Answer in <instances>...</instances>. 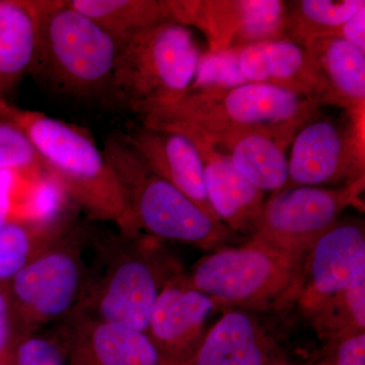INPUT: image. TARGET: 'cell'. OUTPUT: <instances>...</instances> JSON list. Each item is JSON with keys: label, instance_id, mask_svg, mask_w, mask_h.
<instances>
[{"label": "cell", "instance_id": "obj_31", "mask_svg": "<svg viewBox=\"0 0 365 365\" xmlns=\"http://www.w3.org/2000/svg\"><path fill=\"white\" fill-rule=\"evenodd\" d=\"M20 339L9 290L0 287V359L6 357Z\"/></svg>", "mask_w": 365, "mask_h": 365}, {"label": "cell", "instance_id": "obj_30", "mask_svg": "<svg viewBox=\"0 0 365 365\" xmlns=\"http://www.w3.org/2000/svg\"><path fill=\"white\" fill-rule=\"evenodd\" d=\"M331 343V361L324 365H365V332L351 334Z\"/></svg>", "mask_w": 365, "mask_h": 365}, {"label": "cell", "instance_id": "obj_23", "mask_svg": "<svg viewBox=\"0 0 365 365\" xmlns=\"http://www.w3.org/2000/svg\"><path fill=\"white\" fill-rule=\"evenodd\" d=\"M66 232L45 230L25 217L9 220L0 228V280H11Z\"/></svg>", "mask_w": 365, "mask_h": 365}, {"label": "cell", "instance_id": "obj_21", "mask_svg": "<svg viewBox=\"0 0 365 365\" xmlns=\"http://www.w3.org/2000/svg\"><path fill=\"white\" fill-rule=\"evenodd\" d=\"M120 46L136 34L170 20L167 0H66Z\"/></svg>", "mask_w": 365, "mask_h": 365}, {"label": "cell", "instance_id": "obj_34", "mask_svg": "<svg viewBox=\"0 0 365 365\" xmlns=\"http://www.w3.org/2000/svg\"><path fill=\"white\" fill-rule=\"evenodd\" d=\"M0 365H7L6 357H4V359H0Z\"/></svg>", "mask_w": 365, "mask_h": 365}, {"label": "cell", "instance_id": "obj_25", "mask_svg": "<svg viewBox=\"0 0 365 365\" xmlns=\"http://www.w3.org/2000/svg\"><path fill=\"white\" fill-rule=\"evenodd\" d=\"M79 211L64 185L45 170L29 197L25 218L45 230L63 232L76 223Z\"/></svg>", "mask_w": 365, "mask_h": 365}, {"label": "cell", "instance_id": "obj_3", "mask_svg": "<svg viewBox=\"0 0 365 365\" xmlns=\"http://www.w3.org/2000/svg\"><path fill=\"white\" fill-rule=\"evenodd\" d=\"M0 118L31 139L45 170L57 178L91 220L116 223L130 237L128 209L121 187L103 151L83 129L42 112L0 102Z\"/></svg>", "mask_w": 365, "mask_h": 365}, {"label": "cell", "instance_id": "obj_22", "mask_svg": "<svg viewBox=\"0 0 365 365\" xmlns=\"http://www.w3.org/2000/svg\"><path fill=\"white\" fill-rule=\"evenodd\" d=\"M364 0H302L287 4L283 39L304 47L313 39L332 36L341 25L349 20Z\"/></svg>", "mask_w": 365, "mask_h": 365}, {"label": "cell", "instance_id": "obj_5", "mask_svg": "<svg viewBox=\"0 0 365 365\" xmlns=\"http://www.w3.org/2000/svg\"><path fill=\"white\" fill-rule=\"evenodd\" d=\"M102 151L121 187L132 235L144 230L158 240L203 249L220 248L237 237L227 225L153 172L122 133L106 137Z\"/></svg>", "mask_w": 365, "mask_h": 365}, {"label": "cell", "instance_id": "obj_16", "mask_svg": "<svg viewBox=\"0 0 365 365\" xmlns=\"http://www.w3.org/2000/svg\"><path fill=\"white\" fill-rule=\"evenodd\" d=\"M71 365H163L148 334L93 319H66Z\"/></svg>", "mask_w": 365, "mask_h": 365}, {"label": "cell", "instance_id": "obj_6", "mask_svg": "<svg viewBox=\"0 0 365 365\" xmlns=\"http://www.w3.org/2000/svg\"><path fill=\"white\" fill-rule=\"evenodd\" d=\"M201 53L189 26L163 21L120 46L114 83L120 110L139 116L188 91Z\"/></svg>", "mask_w": 365, "mask_h": 365}, {"label": "cell", "instance_id": "obj_8", "mask_svg": "<svg viewBox=\"0 0 365 365\" xmlns=\"http://www.w3.org/2000/svg\"><path fill=\"white\" fill-rule=\"evenodd\" d=\"M86 241L88 232L76 222L9 280L20 338L74 313L90 278Z\"/></svg>", "mask_w": 365, "mask_h": 365}, {"label": "cell", "instance_id": "obj_29", "mask_svg": "<svg viewBox=\"0 0 365 365\" xmlns=\"http://www.w3.org/2000/svg\"><path fill=\"white\" fill-rule=\"evenodd\" d=\"M44 163L31 139L13 122L0 121V172L34 173L39 177Z\"/></svg>", "mask_w": 365, "mask_h": 365}, {"label": "cell", "instance_id": "obj_33", "mask_svg": "<svg viewBox=\"0 0 365 365\" xmlns=\"http://www.w3.org/2000/svg\"><path fill=\"white\" fill-rule=\"evenodd\" d=\"M13 185V173L0 172V228L4 227L9 220Z\"/></svg>", "mask_w": 365, "mask_h": 365}, {"label": "cell", "instance_id": "obj_7", "mask_svg": "<svg viewBox=\"0 0 365 365\" xmlns=\"http://www.w3.org/2000/svg\"><path fill=\"white\" fill-rule=\"evenodd\" d=\"M304 259L250 241L239 248L207 255L182 275L189 287L215 300L217 306L266 309L297 300Z\"/></svg>", "mask_w": 365, "mask_h": 365}, {"label": "cell", "instance_id": "obj_26", "mask_svg": "<svg viewBox=\"0 0 365 365\" xmlns=\"http://www.w3.org/2000/svg\"><path fill=\"white\" fill-rule=\"evenodd\" d=\"M71 326L64 319L47 332L21 337L7 354V365H71Z\"/></svg>", "mask_w": 365, "mask_h": 365}, {"label": "cell", "instance_id": "obj_19", "mask_svg": "<svg viewBox=\"0 0 365 365\" xmlns=\"http://www.w3.org/2000/svg\"><path fill=\"white\" fill-rule=\"evenodd\" d=\"M37 31L35 0H0V102L30 73Z\"/></svg>", "mask_w": 365, "mask_h": 365}, {"label": "cell", "instance_id": "obj_2", "mask_svg": "<svg viewBox=\"0 0 365 365\" xmlns=\"http://www.w3.org/2000/svg\"><path fill=\"white\" fill-rule=\"evenodd\" d=\"M318 105L294 91L248 83L223 91H188L170 104L140 115L144 126L174 130L192 129L212 137L242 130L270 132L289 145Z\"/></svg>", "mask_w": 365, "mask_h": 365}, {"label": "cell", "instance_id": "obj_18", "mask_svg": "<svg viewBox=\"0 0 365 365\" xmlns=\"http://www.w3.org/2000/svg\"><path fill=\"white\" fill-rule=\"evenodd\" d=\"M206 138L225 153L240 174L262 192L276 193L287 186L289 174L285 150L288 144L279 137L270 132L242 130Z\"/></svg>", "mask_w": 365, "mask_h": 365}, {"label": "cell", "instance_id": "obj_15", "mask_svg": "<svg viewBox=\"0 0 365 365\" xmlns=\"http://www.w3.org/2000/svg\"><path fill=\"white\" fill-rule=\"evenodd\" d=\"M122 135L153 172L218 220L206 191L200 153L188 137L143 124L131 125Z\"/></svg>", "mask_w": 365, "mask_h": 365}, {"label": "cell", "instance_id": "obj_27", "mask_svg": "<svg viewBox=\"0 0 365 365\" xmlns=\"http://www.w3.org/2000/svg\"><path fill=\"white\" fill-rule=\"evenodd\" d=\"M287 2L279 0H242V23L230 48L283 39Z\"/></svg>", "mask_w": 365, "mask_h": 365}, {"label": "cell", "instance_id": "obj_14", "mask_svg": "<svg viewBox=\"0 0 365 365\" xmlns=\"http://www.w3.org/2000/svg\"><path fill=\"white\" fill-rule=\"evenodd\" d=\"M188 137L200 153L206 191L218 220L234 232H256L264 208V192L251 184L225 153L205 136L187 128L169 130Z\"/></svg>", "mask_w": 365, "mask_h": 365}, {"label": "cell", "instance_id": "obj_11", "mask_svg": "<svg viewBox=\"0 0 365 365\" xmlns=\"http://www.w3.org/2000/svg\"><path fill=\"white\" fill-rule=\"evenodd\" d=\"M364 282V225L339 220L307 252L297 302L307 314L327 297Z\"/></svg>", "mask_w": 365, "mask_h": 365}, {"label": "cell", "instance_id": "obj_12", "mask_svg": "<svg viewBox=\"0 0 365 365\" xmlns=\"http://www.w3.org/2000/svg\"><path fill=\"white\" fill-rule=\"evenodd\" d=\"M217 307L207 295L189 287L181 273L165 283L146 331L163 365L188 362L205 337L206 318Z\"/></svg>", "mask_w": 365, "mask_h": 365}, {"label": "cell", "instance_id": "obj_24", "mask_svg": "<svg viewBox=\"0 0 365 365\" xmlns=\"http://www.w3.org/2000/svg\"><path fill=\"white\" fill-rule=\"evenodd\" d=\"M306 314L323 339L365 332V282L327 297Z\"/></svg>", "mask_w": 365, "mask_h": 365}, {"label": "cell", "instance_id": "obj_20", "mask_svg": "<svg viewBox=\"0 0 365 365\" xmlns=\"http://www.w3.org/2000/svg\"><path fill=\"white\" fill-rule=\"evenodd\" d=\"M311 54L336 106L348 111H364L365 52L335 36L309 41Z\"/></svg>", "mask_w": 365, "mask_h": 365}, {"label": "cell", "instance_id": "obj_4", "mask_svg": "<svg viewBox=\"0 0 365 365\" xmlns=\"http://www.w3.org/2000/svg\"><path fill=\"white\" fill-rule=\"evenodd\" d=\"M158 239L121 234L102 248V268L90 273L85 292L68 319H93L146 333L151 313L168 281L179 275Z\"/></svg>", "mask_w": 365, "mask_h": 365}, {"label": "cell", "instance_id": "obj_32", "mask_svg": "<svg viewBox=\"0 0 365 365\" xmlns=\"http://www.w3.org/2000/svg\"><path fill=\"white\" fill-rule=\"evenodd\" d=\"M332 36L347 41L365 52V6L341 25Z\"/></svg>", "mask_w": 365, "mask_h": 365}, {"label": "cell", "instance_id": "obj_10", "mask_svg": "<svg viewBox=\"0 0 365 365\" xmlns=\"http://www.w3.org/2000/svg\"><path fill=\"white\" fill-rule=\"evenodd\" d=\"M317 113L292 139L288 182L294 187L343 186L364 178V111L347 110L345 119L339 120Z\"/></svg>", "mask_w": 365, "mask_h": 365}, {"label": "cell", "instance_id": "obj_13", "mask_svg": "<svg viewBox=\"0 0 365 365\" xmlns=\"http://www.w3.org/2000/svg\"><path fill=\"white\" fill-rule=\"evenodd\" d=\"M230 49L248 83L285 88L313 104L335 105L318 67L302 46L281 39Z\"/></svg>", "mask_w": 365, "mask_h": 365}, {"label": "cell", "instance_id": "obj_28", "mask_svg": "<svg viewBox=\"0 0 365 365\" xmlns=\"http://www.w3.org/2000/svg\"><path fill=\"white\" fill-rule=\"evenodd\" d=\"M232 49L201 54L195 76L188 91H223L246 85Z\"/></svg>", "mask_w": 365, "mask_h": 365}, {"label": "cell", "instance_id": "obj_17", "mask_svg": "<svg viewBox=\"0 0 365 365\" xmlns=\"http://www.w3.org/2000/svg\"><path fill=\"white\" fill-rule=\"evenodd\" d=\"M275 346L252 314L230 311L218 319L184 365H270Z\"/></svg>", "mask_w": 365, "mask_h": 365}, {"label": "cell", "instance_id": "obj_9", "mask_svg": "<svg viewBox=\"0 0 365 365\" xmlns=\"http://www.w3.org/2000/svg\"><path fill=\"white\" fill-rule=\"evenodd\" d=\"M364 189L361 178L337 188L299 186L276 192L264 204L251 240L304 259L314 242L340 220L343 211L359 199Z\"/></svg>", "mask_w": 365, "mask_h": 365}, {"label": "cell", "instance_id": "obj_1", "mask_svg": "<svg viewBox=\"0 0 365 365\" xmlns=\"http://www.w3.org/2000/svg\"><path fill=\"white\" fill-rule=\"evenodd\" d=\"M35 6L37 45L30 74L57 95L120 110L115 41L66 0H35Z\"/></svg>", "mask_w": 365, "mask_h": 365}]
</instances>
